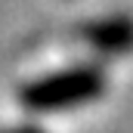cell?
Segmentation results:
<instances>
[{
	"mask_svg": "<svg viewBox=\"0 0 133 133\" xmlns=\"http://www.w3.org/2000/svg\"><path fill=\"white\" fill-rule=\"evenodd\" d=\"M111 87V74L102 59H84V62H71V65L53 68L43 74H34L28 81L19 84L16 102L25 115H65L77 111L84 105H93L108 96Z\"/></svg>",
	"mask_w": 133,
	"mask_h": 133,
	"instance_id": "obj_1",
	"label": "cell"
},
{
	"mask_svg": "<svg viewBox=\"0 0 133 133\" xmlns=\"http://www.w3.org/2000/svg\"><path fill=\"white\" fill-rule=\"evenodd\" d=\"M74 40L102 62L124 59L133 53V12L115 9L105 16H90L74 28Z\"/></svg>",
	"mask_w": 133,
	"mask_h": 133,
	"instance_id": "obj_2",
	"label": "cell"
}]
</instances>
